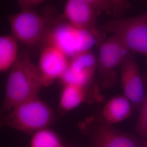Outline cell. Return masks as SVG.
Masks as SVG:
<instances>
[{
	"label": "cell",
	"instance_id": "5bb4252c",
	"mask_svg": "<svg viewBox=\"0 0 147 147\" xmlns=\"http://www.w3.org/2000/svg\"><path fill=\"white\" fill-rule=\"evenodd\" d=\"M68 67L92 79L97 69V59L91 51L80 53L69 59Z\"/></svg>",
	"mask_w": 147,
	"mask_h": 147
},
{
	"label": "cell",
	"instance_id": "277c9868",
	"mask_svg": "<svg viewBox=\"0 0 147 147\" xmlns=\"http://www.w3.org/2000/svg\"><path fill=\"white\" fill-rule=\"evenodd\" d=\"M100 28L118 38L131 52L143 56L147 67V11L131 18L108 21Z\"/></svg>",
	"mask_w": 147,
	"mask_h": 147
},
{
	"label": "cell",
	"instance_id": "30bf717a",
	"mask_svg": "<svg viewBox=\"0 0 147 147\" xmlns=\"http://www.w3.org/2000/svg\"><path fill=\"white\" fill-rule=\"evenodd\" d=\"M131 102L125 96L118 95L106 102L101 111V117L108 125L126 120L131 115Z\"/></svg>",
	"mask_w": 147,
	"mask_h": 147
},
{
	"label": "cell",
	"instance_id": "8992f818",
	"mask_svg": "<svg viewBox=\"0 0 147 147\" xmlns=\"http://www.w3.org/2000/svg\"><path fill=\"white\" fill-rule=\"evenodd\" d=\"M131 54V51L129 48L114 35H111L101 44L97 59V69L104 80L105 86L107 84V80L115 79L116 69L121 67L123 62Z\"/></svg>",
	"mask_w": 147,
	"mask_h": 147
},
{
	"label": "cell",
	"instance_id": "3957f363",
	"mask_svg": "<svg viewBox=\"0 0 147 147\" xmlns=\"http://www.w3.org/2000/svg\"><path fill=\"white\" fill-rule=\"evenodd\" d=\"M99 32L80 28L68 22H61L49 27L44 41L56 47L69 58L91 51L99 39Z\"/></svg>",
	"mask_w": 147,
	"mask_h": 147
},
{
	"label": "cell",
	"instance_id": "2e32d148",
	"mask_svg": "<svg viewBox=\"0 0 147 147\" xmlns=\"http://www.w3.org/2000/svg\"><path fill=\"white\" fill-rule=\"evenodd\" d=\"M100 14L117 16L126 11L131 7V4L126 1L121 0H92Z\"/></svg>",
	"mask_w": 147,
	"mask_h": 147
},
{
	"label": "cell",
	"instance_id": "e0dca14e",
	"mask_svg": "<svg viewBox=\"0 0 147 147\" xmlns=\"http://www.w3.org/2000/svg\"><path fill=\"white\" fill-rule=\"evenodd\" d=\"M144 81L145 96L141 106V112L137 123L136 130L143 136H147V74Z\"/></svg>",
	"mask_w": 147,
	"mask_h": 147
},
{
	"label": "cell",
	"instance_id": "7a4b0ae2",
	"mask_svg": "<svg viewBox=\"0 0 147 147\" xmlns=\"http://www.w3.org/2000/svg\"><path fill=\"white\" fill-rule=\"evenodd\" d=\"M54 119L53 110L37 96L17 105L8 112H0V130L9 127L31 135L47 128Z\"/></svg>",
	"mask_w": 147,
	"mask_h": 147
},
{
	"label": "cell",
	"instance_id": "8fae6325",
	"mask_svg": "<svg viewBox=\"0 0 147 147\" xmlns=\"http://www.w3.org/2000/svg\"><path fill=\"white\" fill-rule=\"evenodd\" d=\"M95 142L96 147H137L130 137L108 125L98 130Z\"/></svg>",
	"mask_w": 147,
	"mask_h": 147
},
{
	"label": "cell",
	"instance_id": "ba28073f",
	"mask_svg": "<svg viewBox=\"0 0 147 147\" xmlns=\"http://www.w3.org/2000/svg\"><path fill=\"white\" fill-rule=\"evenodd\" d=\"M69 63L68 57L63 53L56 47L46 45L40 53L37 65L43 87L60 80L68 68Z\"/></svg>",
	"mask_w": 147,
	"mask_h": 147
},
{
	"label": "cell",
	"instance_id": "9a60e30c",
	"mask_svg": "<svg viewBox=\"0 0 147 147\" xmlns=\"http://www.w3.org/2000/svg\"><path fill=\"white\" fill-rule=\"evenodd\" d=\"M31 136L30 147H64L58 134L48 127L37 131Z\"/></svg>",
	"mask_w": 147,
	"mask_h": 147
},
{
	"label": "cell",
	"instance_id": "52a82bcc",
	"mask_svg": "<svg viewBox=\"0 0 147 147\" xmlns=\"http://www.w3.org/2000/svg\"><path fill=\"white\" fill-rule=\"evenodd\" d=\"M121 79L123 95L135 107H141L145 96V86L136 59L131 54L121 63Z\"/></svg>",
	"mask_w": 147,
	"mask_h": 147
},
{
	"label": "cell",
	"instance_id": "9c48e42d",
	"mask_svg": "<svg viewBox=\"0 0 147 147\" xmlns=\"http://www.w3.org/2000/svg\"><path fill=\"white\" fill-rule=\"evenodd\" d=\"M92 0H69L63 11V19L74 26L96 31L95 22L100 15Z\"/></svg>",
	"mask_w": 147,
	"mask_h": 147
},
{
	"label": "cell",
	"instance_id": "ac0fdd59",
	"mask_svg": "<svg viewBox=\"0 0 147 147\" xmlns=\"http://www.w3.org/2000/svg\"><path fill=\"white\" fill-rule=\"evenodd\" d=\"M41 0H20L18 1L17 3L21 10H34L37 6L43 3Z\"/></svg>",
	"mask_w": 147,
	"mask_h": 147
},
{
	"label": "cell",
	"instance_id": "4fadbf2b",
	"mask_svg": "<svg viewBox=\"0 0 147 147\" xmlns=\"http://www.w3.org/2000/svg\"><path fill=\"white\" fill-rule=\"evenodd\" d=\"M86 96V88L64 85L59 97V109L63 112L73 110L84 101Z\"/></svg>",
	"mask_w": 147,
	"mask_h": 147
},
{
	"label": "cell",
	"instance_id": "6da1fadb",
	"mask_svg": "<svg viewBox=\"0 0 147 147\" xmlns=\"http://www.w3.org/2000/svg\"><path fill=\"white\" fill-rule=\"evenodd\" d=\"M42 87L37 65L27 51H20L16 62L9 70L0 112H8L17 105L38 96Z\"/></svg>",
	"mask_w": 147,
	"mask_h": 147
},
{
	"label": "cell",
	"instance_id": "5b68a950",
	"mask_svg": "<svg viewBox=\"0 0 147 147\" xmlns=\"http://www.w3.org/2000/svg\"><path fill=\"white\" fill-rule=\"evenodd\" d=\"M8 21L11 35L28 47L44 41L49 28L45 18L35 10H20L9 16Z\"/></svg>",
	"mask_w": 147,
	"mask_h": 147
},
{
	"label": "cell",
	"instance_id": "7c38bea8",
	"mask_svg": "<svg viewBox=\"0 0 147 147\" xmlns=\"http://www.w3.org/2000/svg\"><path fill=\"white\" fill-rule=\"evenodd\" d=\"M18 41L11 34L0 36V73L10 70L19 56Z\"/></svg>",
	"mask_w": 147,
	"mask_h": 147
}]
</instances>
